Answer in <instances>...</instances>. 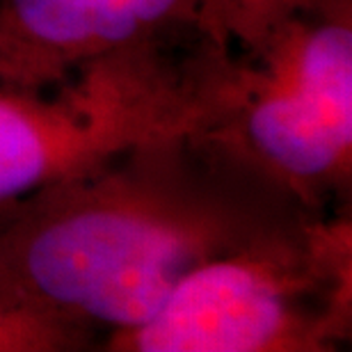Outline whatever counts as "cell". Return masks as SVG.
I'll use <instances>...</instances> for the list:
<instances>
[{
    "mask_svg": "<svg viewBox=\"0 0 352 352\" xmlns=\"http://www.w3.org/2000/svg\"><path fill=\"white\" fill-rule=\"evenodd\" d=\"M210 41L87 62L55 85H0V204L94 170L138 144L197 133Z\"/></svg>",
    "mask_w": 352,
    "mask_h": 352,
    "instance_id": "4",
    "label": "cell"
},
{
    "mask_svg": "<svg viewBox=\"0 0 352 352\" xmlns=\"http://www.w3.org/2000/svg\"><path fill=\"white\" fill-rule=\"evenodd\" d=\"M96 350L89 336L39 314L0 267V352Z\"/></svg>",
    "mask_w": 352,
    "mask_h": 352,
    "instance_id": "7",
    "label": "cell"
},
{
    "mask_svg": "<svg viewBox=\"0 0 352 352\" xmlns=\"http://www.w3.org/2000/svg\"><path fill=\"white\" fill-rule=\"evenodd\" d=\"M309 215L325 213L183 133L0 204V267L39 314L103 343L144 325L201 265Z\"/></svg>",
    "mask_w": 352,
    "mask_h": 352,
    "instance_id": "1",
    "label": "cell"
},
{
    "mask_svg": "<svg viewBox=\"0 0 352 352\" xmlns=\"http://www.w3.org/2000/svg\"><path fill=\"white\" fill-rule=\"evenodd\" d=\"M204 0H0V85L39 89L87 62L197 39Z\"/></svg>",
    "mask_w": 352,
    "mask_h": 352,
    "instance_id": "5",
    "label": "cell"
},
{
    "mask_svg": "<svg viewBox=\"0 0 352 352\" xmlns=\"http://www.w3.org/2000/svg\"><path fill=\"white\" fill-rule=\"evenodd\" d=\"M352 339L350 210L293 227L186 277L108 352H334Z\"/></svg>",
    "mask_w": 352,
    "mask_h": 352,
    "instance_id": "3",
    "label": "cell"
},
{
    "mask_svg": "<svg viewBox=\"0 0 352 352\" xmlns=\"http://www.w3.org/2000/svg\"><path fill=\"white\" fill-rule=\"evenodd\" d=\"M314 0H204L199 34L224 51H248Z\"/></svg>",
    "mask_w": 352,
    "mask_h": 352,
    "instance_id": "6",
    "label": "cell"
},
{
    "mask_svg": "<svg viewBox=\"0 0 352 352\" xmlns=\"http://www.w3.org/2000/svg\"><path fill=\"white\" fill-rule=\"evenodd\" d=\"M197 135L311 213L350 210L352 0H314L248 51L210 44Z\"/></svg>",
    "mask_w": 352,
    "mask_h": 352,
    "instance_id": "2",
    "label": "cell"
}]
</instances>
